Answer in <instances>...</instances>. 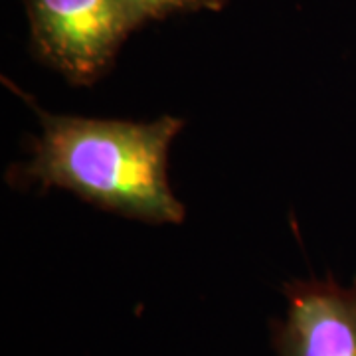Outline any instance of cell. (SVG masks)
Returning a JSON list of instances; mask_svg holds the SVG:
<instances>
[{"label":"cell","instance_id":"3957f363","mask_svg":"<svg viewBox=\"0 0 356 356\" xmlns=\"http://www.w3.org/2000/svg\"><path fill=\"white\" fill-rule=\"evenodd\" d=\"M287 315L275 327L280 356H356V283L332 280L285 285Z\"/></svg>","mask_w":356,"mask_h":356},{"label":"cell","instance_id":"7a4b0ae2","mask_svg":"<svg viewBox=\"0 0 356 356\" xmlns=\"http://www.w3.org/2000/svg\"><path fill=\"white\" fill-rule=\"evenodd\" d=\"M26 13L34 56L79 88L99 81L137 30L123 0H26Z\"/></svg>","mask_w":356,"mask_h":356},{"label":"cell","instance_id":"6da1fadb","mask_svg":"<svg viewBox=\"0 0 356 356\" xmlns=\"http://www.w3.org/2000/svg\"><path fill=\"white\" fill-rule=\"evenodd\" d=\"M40 137L32 159L14 166V184L64 188L107 212L147 224H180L184 204L168 180V151L184 121L51 115L36 109Z\"/></svg>","mask_w":356,"mask_h":356},{"label":"cell","instance_id":"277c9868","mask_svg":"<svg viewBox=\"0 0 356 356\" xmlns=\"http://www.w3.org/2000/svg\"><path fill=\"white\" fill-rule=\"evenodd\" d=\"M129 13L140 28L147 22L163 20L172 14L196 13V10H220L228 0H123Z\"/></svg>","mask_w":356,"mask_h":356}]
</instances>
